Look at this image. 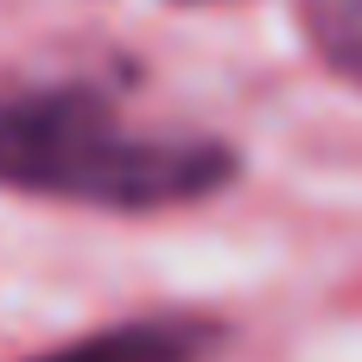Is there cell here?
Here are the masks:
<instances>
[{
  "label": "cell",
  "instance_id": "7a4b0ae2",
  "mask_svg": "<svg viewBox=\"0 0 362 362\" xmlns=\"http://www.w3.org/2000/svg\"><path fill=\"white\" fill-rule=\"evenodd\" d=\"M223 350V325L204 312H146V318H121L102 325L89 337H70L45 356L25 362H210Z\"/></svg>",
  "mask_w": 362,
  "mask_h": 362
},
{
  "label": "cell",
  "instance_id": "3957f363",
  "mask_svg": "<svg viewBox=\"0 0 362 362\" xmlns=\"http://www.w3.org/2000/svg\"><path fill=\"white\" fill-rule=\"evenodd\" d=\"M299 19H305L318 64L362 89V0H305Z\"/></svg>",
  "mask_w": 362,
  "mask_h": 362
},
{
  "label": "cell",
  "instance_id": "6da1fadb",
  "mask_svg": "<svg viewBox=\"0 0 362 362\" xmlns=\"http://www.w3.org/2000/svg\"><path fill=\"white\" fill-rule=\"evenodd\" d=\"M242 153L197 127H146L95 83L0 95V185L51 204L153 216L235 185Z\"/></svg>",
  "mask_w": 362,
  "mask_h": 362
},
{
  "label": "cell",
  "instance_id": "277c9868",
  "mask_svg": "<svg viewBox=\"0 0 362 362\" xmlns=\"http://www.w3.org/2000/svg\"><path fill=\"white\" fill-rule=\"evenodd\" d=\"M178 6H229V0H178Z\"/></svg>",
  "mask_w": 362,
  "mask_h": 362
}]
</instances>
